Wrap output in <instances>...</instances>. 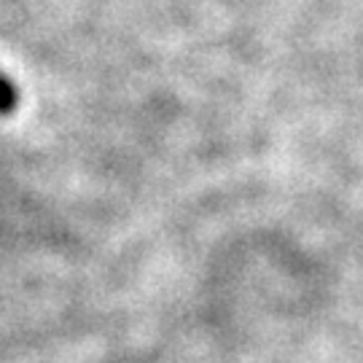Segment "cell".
Segmentation results:
<instances>
[{
	"instance_id": "cell-1",
	"label": "cell",
	"mask_w": 363,
	"mask_h": 363,
	"mask_svg": "<svg viewBox=\"0 0 363 363\" xmlns=\"http://www.w3.org/2000/svg\"><path fill=\"white\" fill-rule=\"evenodd\" d=\"M16 103H19V91H16V86L9 78L0 73V113L16 111Z\"/></svg>"
}]
</instances>
